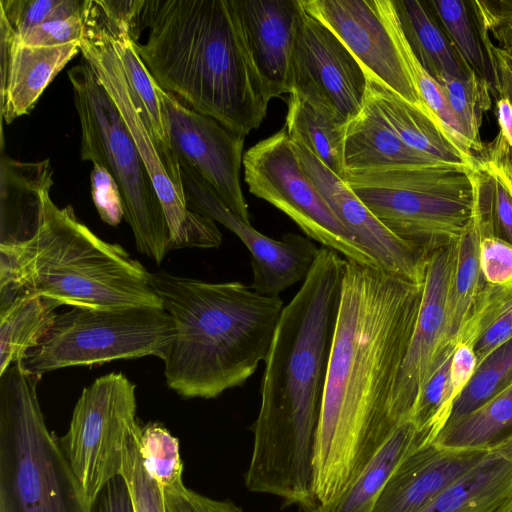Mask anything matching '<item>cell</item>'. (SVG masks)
I'll return each mask as SVG.
<instances>
[{
	"label": "cell",
	"instance_id": "cell-1",
	"mask_svg": "<svg viewBox=\"0 0 512 512\" xmlns=\"http://www.w3.org/2000/svg\"><path fill=\"white\" fill-rule=\"evenodd\" d=\"M422 293L423 284L346 260L314 448L318 506L337 498L396 429L391 400Z\"/></svg>",
	"mask_w": 512,
	"mask_h": 512
},
{
	"label": "cell",
	"instance_id": "cell-2",
	"mask_svg": "<svg viewBox=\"0 0 512 512\" xmlns=\"http://www.w3.org/2000/svg\"><path fill=\"white\" fill-rule=\"evenodd\" d=\"M346 259L327 247L284 306L261 383L249 491L314 512L313 458Z\"/></svg>",
	"mask_w": 512,
	"mask_h": 512
},
{
	"label": "cell",
	"instance_id": "cell-3",
	"mask_svg": "<svg viewBox=\"0 0 512 512\" xmlns=\"http://www.w3.org/2000/svg\"><path fill=\"white\" fill-rule=\"evenodd\" d=\"M136 49L156 83L246 137L271 100L247 49L234 0H145Z\"/></svg>",
	"mask_w": 512,
	"mask_h": 512
},
{
	"label": "cell",
	"instance_id": "cell-4",
	"mask_svg": "<svg viewBox=\"0 0 512 512\" xmlns=\"http://www.w3.org/2000/svg\"><path fill=\"white\" fill-rule=\"evenodd\" d=\"M151 285L175 326L162 360L166 383L179 396L216 398L265 361L285 306L279 296L165 271L151 273Z\"/></svg>",
	"mask_w": 512,
	"mask_h": 512
},
{
	"label": "cell",
	"instance_id": "cell-5",
	"mask_svg": "<svg viewBox=\"0 0 512 512\" xmlns=\"http://www.w3.org/2000/svg\"><path fill=\"white\" fill-rule=\"evenodd\" d=\"M23 291L87 309L163 308L138 260L50 196L26 238L0 242V297Z\"/></svg>",
	"mask_w": 512,
	"mask_h": 512
},
{
	"label": "cell",
	"instance_id": "cell-6",
	"mask_svg": "<svg viewBox=\"0 0 512 512\" xmlns=\"http://www.w3.org/2000/svg\"><path fill=\"white\" fill-rule=\"evenodd\" d=\"M20 362L0 375V504L11 512H86L60 439Z\"/></svg>",
	"mask_w": 512,
	"mask_h": 512
},
{
	"label": "cell",
	"instance_id": "cell-7",
	"mask_svg": "<svg viewBox=\"0 0 512 512\" xmlns=\"http://www.w3.org/2000/svg\"><path fill=\"white\" fill-rule=\"evenodd\" d=\"M81 126L82 160L115 179L139 253L160 264L170 249L163 206L145 162L110 95L83 59L68 71Z\"/></svg>",
	"mask_w": 512,
	"mask_h": 512
},
{
	"label": "cell",
	"instance_id": "cell-8",
	"mask_svg": "<svg viewBox=\"0 0 512 512\" xmlns=\"http://www.w3.org/2000/svg\"><path fill=\"white\" fill-rule=\"evenodd\" d=\"M473 169L441 163L385 174L350 175L345 182L389 231L429 254L456 241L470 224Z\"/></svg>",
	"mask_w": 512,
	"mask_h": 512
},
{
	"label": "cell",
	"instance_id": "cell-9",
	"mask_svg": "<svg viewBox=\"0 0 512 512\" xmlns=\"http://www.w3.org/2000/svg\"><path fill=\"white\" fill-rule=\"evenodd\" d=\"M81 17L80 52L114 101L145 162L164 209L170 249L219 247L222 234L215 221L188 208L178 160L131 89L94 0L83 1Z\"/></svg>",
	"mask_w": 512,
	"mask_h": 512
},
{
	"label": "cell",
	"instance_id": "cell-10",
	"mask_svg": "<svg viewBox=\"0 0 512 512\" xmlns=\"http://www.w3.org/2000/svg\"><path fill=\"white\" fill-rule=\"evenodd\" d=\"M175 336L171 316L161 307L87 309L56 314L39 345L20 362L31 374L70 366L100 365L118 359H163Z\"/></svg>",
	"mask_w": 512,
	"mask_h": 512
},
{
	"label": "cell",
	"instance_id": "cell-11",
	"mask_svg": "<svg viewBox=\"0 0 512 512\" xmlns=\"http://www.w3.org/2000/svg\"><path fill=\"white\" fill-rule=\"evenodd\" d=\"M136 386L123 373H109L85 387L60 444L90 512L103 487L121 476L137 419Z\"/></svg>",
	"mask_w": 512,
	"mask_h": 512
},
{
	"label": "cell",
	"instance_id": "cell-12",
	"mask_svg": "<svg viewBox=\"0 0 512 512\" xmlns=\"http://www.w3.org/2000/svg\"><path fill=\"white\" fill-rule=\"evenodd\" d=\"M243 166L249 192L285 213L309 238L346 260L378 267L303 169L285 126L249 148Z\"/></svg>",
	"mask_w": 512,
	"mask_h": 512
},
{
	"label": "cell",
	"instance_id": "cell-13",
	"mask_svg": "<svg viewBox=\"0 0 512 512\" xmlns=\"http://www.w3.org/2000/svg\"><path fill=\"white\" fill-rule=\"evenodd\" d=\"M291 93L335 121L348 125L363 109L368 90L364 68L322 22L303 11L294 42Z\"/></svg>",
	"mask_w": 512,
	"mask_h": 512
},
{
	"label": "cell",
	"instance_id": "cell-14",
	"mask_svg": "<svg viewBox=\"0 0 512 512\" xmlns=\"http://www.w3.org/2000/svg\"><path fill=\"white\" fill-rule=\"evenodd\" d=\"M178 163L188 208L225 226L249 250L253 274L250 286L255 291L279 296L285 289L305 280L319 252L308 237L287 233L275 240L263 235L231 211L193 167L181 160Z\"/></svg>",
	"mask_w": 512,
	"mask_h": 512
},
{
	"label": "cell",
	"instance_id": "cell-15",
	"mask_svg": "<svg viewBox=\"0 0 512 512\" xmlns=\"http://www.w3.org/2000/svg\"><path fill=\"white\" fill-rule=\"evenodd\" d=\"M157 93L168 143L177 160L193 167L231 211L250 223L240 185L245 137L190 109L159 85Z\"/></svg>",
	"mask_w": 512,
	"mask_h": 512
},
{
	"label": "cell",
	"instance_id": "cell-16",
	"mask_svg": "<svg viewBox=\"0 0 512 512\" xmlns=\"http://www.w3.org/2000/svg\"><path fill=\"white\" fill-rule=\"evenodd\" d=\"M456 241L428 254L419 313L390 406L395 428L410 421L420 391L448 346L447 294Z\"/></svg>",
	"mask_w": 512,
	"mask_h": 512
},
{
	"label": "cell",
	"instance_id": "cell-17",
	"mask_svg": "<svg viewBox=\"0 0 512 512\" xmlns=\"http://www.w3.org/2000/svg\"><path fill=\"white\" fill-rule=\"evenodd\" d=\"M301 3L309 15L322 22L342 41L369 76L409 102L425 105L376 0H301Z\"/></svg>",
	"mask_w": 512,
	"mask_h": 512
},
{
	"label": "cell",
	"instance_id": "cell-18",
	"mask_svg": "<svg viewBox=\"0 0 512 512\" xmlns=\"http://www.w3.org/2000/svg\"><path fill=\"white\" fill-rule=\"evenodd\" d=\"M299 161L330 208L379 268L423 284L428 254L389 231L347 182L330 171L303 143L292 140Z\"/></svg>",
	"mask_w": 512,
	"mask_h": 512
},
{
	"label": "cell",
	"instance_id": "cell-19",
	"mask_svg": "<svg viewBox=\"0 0 512 512\" xmlns=\"http://www.w3.org/2000/svg\"><path fill=\"white\" fill-rule=\"evenodd\" d=\"M490 448H454L432 442L415 449L396 467L373 512H420L473 469Z\"/></svg>",
	"mask_w": 512,
	"mask_h": 512
},
{
	"label": "cell",
	"instance_id": "cell-20",
	"mask_svg": "<svg viewBox=\"0 0 512 512\" xmlns=\"http://www.w3.org/2000/svg\"><path fill=\"white\" fill-rule=\"evenodd\" d=\"M243 37L270 96L290 94V68L301 0H234Z\"/></svg>",
	"mask_w": 512,
	"mask_h": 512
},
{
	"label": "cell",
	"instance_id": "cell-21",
	"mask_svg": "<svg viewBox=\"0 0 512 512\" xmlns=\"http://www.w3.org/2000/svg\"><path fill=\"white\" fill-rule=\"evenodd\" d=\"M80 51V42L56 47H32L19 42L0 16L1 117L7 124L28 114L37 100Z\"/></svg>",
	"mask_w": 512,
	"mask_h": 512
},
{
	"label": "cell",
	"instance_id": "cell-22",
	"mask_svg": "<svg viewBox=\"0 0 512 512\" xmlns=\"http://www.w3.org/2000/svg\"><path fill=\"white\" fill-rule=\"evenodd\" d=\"M441 163L446 162L406 145L385 122L367 93L362 111L347 126L344 143L346 176L385 174Z\"/></svg>",
	"mask_w": 512,
	"mask_h": 512
},
{
	"label": "cell",
	"instance_id": "cell-23",
	"mask_svg": "<svg viewBox=\"0 0 512 512\" xmlns=\"http://www.w3.org/2000/svg\"><path fill=\"white\" fill-rule=\"evenodd\" d=\"M368 77V95L382 118L415 151L441 162L475 168L479 158L460 148L425 105L404 99L375 78Z\"/></svg>",
	"mask_w": 512,
	"mask_h": 512
},
{
	"label": "cell",
	"instance_id": "cell-24",
	"mask_svg": "<svg viewBox=\"0 0 512 512\" xmlns=\"http://www.w3.org/2000/svg\"><path fill=\"white\" fill-rule=\"evenodd\" d=\"M512 493V434L420 512H497Z\"/></svg>",
	"mask_w": 512,
	"mask_h": 512
},
{
	"label": "cell",
	"instance_id": "cell-25",
	"mask_svg": "<svg viewBox=\"0 0 512 512\" xmlns=\"http://www.w3.org/2000/svg\"><path fill=\"white\" fill-rule=\"evenodd\" d=\"M1 239L26 238L32 231L53 184L49 159L23 162L1 157Z\"/></svg>",
	"mask_w": 512,
	"mask_h": 512
},
{
	"label": "cell",
	"instance_id": "cell-26",
	"mask_svg": "<svg viewBox=\"0 0 512 512\" xmlns=\"http://www.w3.org/2000/svg\"><path fill=\"white\" fill-rule=\"evenodd\" d=\"M425 445L411 422L398 426L368 460L345 490L314 512H373L390 476L412 451Z\"/></svg>",
	"mask_w": 512,
	"mask_h": 512
},
{
	"label": "cell",
	"instance_id": "cell-27",
	"mask_svg": "<svg viewBox=\"0 0 512 512\" xmlns=\"http://www.w3.org/2000/svg\"><path fill=\"white\" fill-rule=\"evenodd\" d=\"M400 28L423 68L438 82L474 71L459 57L424 1L392 0Z\"/></svg>",
	"mask_w": 512,
	"mask_h": 512
},
{
	"label": "cell",
	"instance_id": "cell-28",
	"mask_svg": "<svg viewBox=\"0 0 512 512\" xmlns=\"http://www.w3.org/2000/svg\"><path fill=\"white\" fill-rule=\"evenodd\" d=\"M59 306L50 298L27 291L0 297V375L39 345Z\"/></svg>",
	"mask_w": 512,
	"mask_h": 512
},
{
	"label": "cell",
	"instance_id": "cell-29",
	"mask_svg": "<svg viewBox=\"0 0 512 512\" xmlns=\"http://www.w3.org/2000/svg\"><path fill=\"white\" fill-rule=\"evenodd\" d=\"M347 126L289 94L285 128L292 140L303 143L330 171L345 181L344 143Z\"/></svg>",
	"mask_w": 512,
	"mask_h": 512
},
{
	"label": "cell",
	"instance_id": "cell-30",
	"mask_svg": "<svg viewBox=\"0 0 512 512\" xmlns=\"http://www.w3.org/2000/svg\"><path fill=\"white\" fill-rule=\"evenodd\" d=\"M481 227L473 212L470 224L456 240L454 266L447 294V335L456 342L483 284L480 267Z\"/></svg>",
	"mask_w": 512,
	"mask_h": 512
},
{
	"label": "cell",
	"instance_id": "cell-31",
	"mask_svg": "<svg viewBox=\"0 0 512 512\" xmlns=\"http://www.w3.org/2000/svg\"><path fill=\"white\" fill-rule=\"evenodd\" d=\"M511 336L512 280L502 285L483 282L456 342H465L473 348L478 365Z\"/></svg>",
	"mask_w": 512,
	"mask_h": 512
},
{
	"label": "cell",
	"instance_id": "cell-32",
	"mask_svg": "<svg viewBox=\"0 0 512 512\" xmlns=\"http://www.w3.org/2000/svg\"><path fill=\"white\" fill-rule=\"evenodd\" d=\"M512 434V383L477 409L447 424L433 442L454 448L489 447Z\"/></svg>",
	"mask_w": 512,
	"mask_h": 512
},
{
	"label": "cell",
	"instance_id": "cell-33",
	"mask_svg": "<svg viewBox=\"0 0 512 512\" xmlns=\"http://www.w3.org/2000/svg\"><path fill=\"white\" fill-rule=\"evenodd\" d=\"M376 4L421 100L437 117L454 142L467 153L474 155L450 109L442 86L423 68L407 43L392 0H376Z\"/></svg>",
	"mask_w": 512,
	"mask_h": 512
},
{
	"label": "cell",
	"instance_id": "cell-34",
	"mask_svg": "<svg viewBox=\"0 0 512 512\" xmlns=\"http://www.w3.org/2000/svg\"><path fill=\"white\" fill-rule=\"evenodd\" d=\"M94 4L110 35L131 89L146 109L156 134L169 146L157 93L158 84L137 52V42L131 39L127 29L121 23L105 13L99 0H94Z\"/></svg>",
	"mask_w": 512,
	"mask_h": 512
},
{
	"label": "cell",
	"instance_id": "cell-35",
	"mask_svg": "<svg viewBox=\"0 0 512 512\" xmlns=\"http://www.w3.org/2000/svg\"><path fill=\"white\" fill-rule=\"evenodd\" d=\"M437 23L463 62L492 85V74L469 2L425 1Z\"/></svg>",
	"mask_w": 512,
	"mask_h": 512
},
{
	"label": "cell",
	"instance_id": "cell-36",
	"mask_svg": "<svg viewBox=\"0 0 512 512\" xmlns=\"http://www.w3.org/2000/svg\"><path fill=\"white\" fill-rule=\"evenodd\" d=\"M511 383L512 336L477 365L471 379L454 402L446 425L477 409Z\"/></svg>",
	"mask_w": 512,
	"mask_h": 512
},
{
	"label": "cell",
	"instance_id": "cell-37",
	"mask_svg": "<svg viewBox=\"0 0 512 512\" xmlns=\"http://www.w3.org/2000/svg\"><path fill=\"white\" fill-rule=\"evenodd\" d=\"M439 83L473 153H483L480 127L484 113L491 107L490 84L475 72L464 79L445 77Z\"/></svg>",
	"mask_w": 512,
	"mask_h": 512
},
{
	"label": "cell",
	"instance_id": "cell-38",
	"mask_svg": "<svg viewBox=\"0 0 512 512\" xmlns=\"http://www.w3.org/2000/svg\"><path fill=\"white\" fill-rule=\"evenodd\" d=\"M139 446L147 472L162 488L183 482L179 441L162 424L141 425Z\"/></svg>",
	"mask_w": 512,
	"mask_h": 512
},
{
	"label": "cell",
	"instance_id": "cell-39",
	"mask_svg": "<svg viewBox=\"0 0 512 512\" xmlns=\"http://www.w3.org/2000/svg\"><path fill=\"white\" fill-rule=\"evenodd\" d=\"M79 0H0V15L15 34L45 22L81 15Z\"/></svg>",
	"mask_w": 512,
	"mask_h": 512
},
{
	"label": "cell",
	"instance_id": "cell-40",
	"mask_svg": "<svg viewBox=\"0 0 512 512\" xmlns=\"http://www.w3.org/2000/svg\"><path fill=\"white\" fill-rule=\"evenodd\" d=\"M139 436L140 431L128 446L121 476L128 483L135 512H168L162 486L147 472L144 466L140 453Z\"/></svg>",
	"mask_w": 512,
	"mask_h": 512
},
{
	"label": "cell",
	"instance_id": "cell-41",
	"mask_svg": "<svg viewBox=\"0 0 512 512\" xmlns=\"http://www.w3.org/2000/svg\"><path fill=\"white\" fill-rule=\"evenodd\" d=\"M479 31L512 57V0L469 1Z\"/></svg>",
	"mask_w": 512,
	"mask_h": 512
},
{
	"label": "cell",
	"instance_id": "cell-42",
	"mask_svg": "<svg viewBox=\"0 0 512 512\" xmlns=\"http://www.w3.org/2000/svg\"><path fill=\"white\" fill-rule=\"evenodd\" d=\"M82 36L83 21L81 15L45 22L15 34L19 42L32 47L62 46L80 42Z\"/></svg>",
	"mask_w": 512,
	"mask_h": 512
},
{
	"label": "cell",
	"instance_id": "cell-43",
	"mask_svg": "<svg viewBox=\"0 0 512 512\" xmlns=\"http://www.w3.org/2000/svg\"><path fill=\"white\" fill-rule=\"evenodd\" d=\"M480 267L483 282L502 285L512 280V244L495 236H482Z\"/></svg>",
	"mask_w": 512,
	"mask_h": 512
},
{
	"label": "cell",
	"instance_id": "cell-44",
	"mask_svg": "<svg viewBox=\"0 0 512 512\" xmlns=\"http://www.w3.org/2000/svg\"><path fill=\"white\" fill-rule=\"evenodd\" d=\"M90 180L92 199L101 219L117 226L124 217V207L115 179L104 167L93 164Z\"/></svg>",
	"mask_w": 512,
	"mask_h": 512
},
{
	"label": "cell",
	"instance_id": "cell-45",
	"mask_svg": "<svg viewBox=\"0 0 512 512\" xmlns=\"http://www.w3.org/2000/svg\"><path fill=\"white\" fill-rule=\"evenodd\" d=\"M168 512H243L231 500H217L188 489L183 482L163 488Z\"/></svg>",
	"mask_w": 512,
	"mask_h": 512
},
{
	"label": "cell",
	"instance_id": "cell-46",
	"mask_svg": "<svg viewBox=\"0 0 512 512\" xmlns=\"http://www.w3.org/2000/svg\"><path fill=\"white\" fill-rule=\"evenodd\" d=\"M478 32L491 69V92L507 98L512 105V57L496 46L487 34Z\"/></svg>",
	"mask_w": 512,
	"mask_h": 512
},
{
	"label": "cell",
	"instance_id": "cell-47",
	"mask_svg": "<svg viewBox=\"0 0 512 512\" xmlns=\"http://www.w3.org/2000/svg\"><path fill=\"white\" fill-rule=\"evenodd\" d=\"M105 13L128 31L134 42H138L143 30L142 13L145 0H99Z\"/></svg>",
	"mask_w": 512,
	"mask_h": 512
},
{
	"label": "cell",
	"instance_id": "cell-48",
	"mask_svg": "<svg viewBox=\"0 0 512 512\" xmlns=\"http://www.w3.org/2000/svg\"><path fill=\"white\" fill-rule=\"evenodd\" d=\"M90 512H135L128 483L122 476L110 480L98 494Z\"/></svg>",
	"mask_w": 512,
	"mask_h": 512
},
{
	"label": "cell",
	"instance_id": "cell-49",
	"mask_svg": "<svg viewBox=\"0 0 512 512\" xmlns=\"http://www.w3.org/2000/svg\"><path fill=\"white\" fill-rule=\"evenodd\" d=\"M482 158L498 170L512 193V148L498 135Z\"/></svg>",
	"mask_w": 512,
	"mask_h": 512
},
{
	"label": "cell",
	"instance_id": "cell-50",
	"mask_svg": "<svg viewBox=\"0 0 512 512\" xmlns=\"http://www.w3.org/2000/svg\"><path fill=\"white\" fill-rule=\"evenodd\" d=\"M496 117L500 128L498 135L512 148V105L507 98L498 97Z\"/></svg>",
	"mask_w": 512,
	"mask_h": 512
},
{
	"label": "cell",
	"instance_id": "cell-51",
	"mask_svg": "<svg viewBox=\"0 0 512 512\" xmlns=\"http://www.w3.org/2000/svg\"><path fill=\"white\" fill-rule=\"evenodd\" d=\"M497 512H512V493Z\"/></svg>",
	"mask_w": 512,
	"mask_h": 512
}]
</instances>
